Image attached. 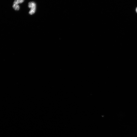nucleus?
<instances>
[{"label": "nucleus", "instance_id": "nucleus-1", "mask_svg": "<svg viewBox=\"0 0 137 137\" xmlns=\"http://www.w3.org/2000/svg\"><path fill=\"white\" fill-rule=\"evenodd\" d=\"M28 7L31 9H36V4L34 2H30L29 3Z\"/></svg>", "mask_w": 137, "mask_h": 137}, {"label": "nucleus", "instance_id": "nucleus-2", "mask_svg": "<svg viewBox=\"0 0 137 137\" xmlns=\"http://www.w3.org/2000/svg\"><path fill=\"white\" fill-rule=\"evenodd\" d=\"M13 7L16 10H18L20 9L19 6L18 4H13Z\"/></svg>", "mask_w": 137, "mask_h": 137}, {"label": "nucleus", "instance_id": "nucleus-3", "mask_svg": "<svg viewBox=\"0 0 137 137\" xmlns=\"http://www.w3.org/2000/svg\"><path fill=\"white\" fill-rule=\"evenodd\" d=\"M24 0H15L13 4H18L19 3H23Z\"/></svg>", "mask_w": 137, "mask_h": 137}, {"label": "nucleus", "instance_id": "nucleus-4", "mask_svg": "<svg viewBox=\"0 0 137 137\" xmlns=\"http://www.w3.org/2000/svg\"><path fill=\"white\" fill-rule=\"evenodd\" d=\"M36 9H31L29 12V13L31 15L34 14L35 12Z\"/></svg>", "mask_w": 137, "mask_h": 137}, {"label": "nucleus", "instance_id": "nucleus-5", "mask_svg": "<svg viewBox=\"0 0 137 137\" xmlns=\"http://www.w3.org/2000/svg\"><path fill=\"white\" fill-rule=\"evenodd\" d=\"M136 11L137 13V7L136 8Z\"/></svg>", "mask_w": 137, "mask_h": 137}]
</instances>
